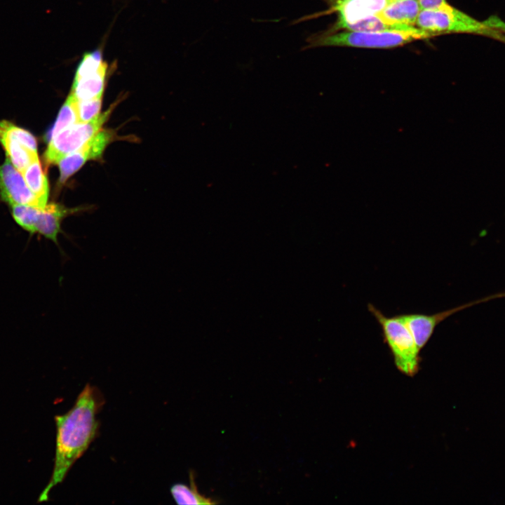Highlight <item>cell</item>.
<instances>
[{
	"instance_id": "obj_19",
	"label": "cell",
	"mask_w": 505,
	"mask_h": 505,
	"mask_svg": "<svg viewBox=\"0 0 505 505\" xmlns=\"http://www.w3.org/2000/svg\"><path fill=\"white\" fill-rule=\"evenodd\" d=\"M0 130L18 138L28 149L37 152V144L35 137L27 130L16 126L13 123L4 120L0 121Z\"/></svg>"
},
{
	"instance_id": "obj_15",
	"label": "cell",
	"mask_w": 505,
	"mask_h": 505,
	"mask_svg": "<svg viewBox=\"0 0 505 505\" xmlns=\"http://www.w3.org/2000/svg\"><path fill=\"white\" fill-rule=\"evenodd\" d=\"M189 486L182 483H176L171 486L170 494L177 504L209 505L217 503L198 492L192 471H189Z\"/></svg>"
},
{
	"instance_id": "obj_12",
	"label": "cell",
	"mask_w": 505,
	"mask_h": 505,
	"mask_svg": "<svg viewBox=\"0 0 505 505\" xmlns=\"http://www.w3.org/2000/svg\"><path fill=\"white\" fill-rule=\"evenodd\" d=\"M107 73V64L103 65L94 74L73 81L70 92L78 101L100 97L105 88Z\"/></svg>"
},
{
	"instance_id": "obj_10",
	"label": "cell",
	"mask_w": 505,
	"mask_h": 505,
	"mask_svg": "<svg viewBox=\"0 0 505 505\" xmlns=\"http://www.w3.org/2000/svg\"><path fill=\"white\" fill-rule=\"evenodd\" d=\"M421 7L417 0L389 1L377 15L384 23L394 29L415 27Z\"/></svg>"
},
{
	"instance_id": "obj_13",
	"label": "cell",
	"mask_w": 505,
	"mask_h": 505,
	"mask_svg": "<svg viewBox=\"0 0 505 505\" xmlns=\"http://www.w3.org/2000/svg\"><path fill=\"white\" fill-rule=\"evenodd\" d=\"M0 143L13 166L22 174L35 159L37 152H34L24 145L18 138L0 130Z\"/></svg>"
},
{
	"instance_id": "obj_4",
	"label": "cell",
	"mask_w": 505,
	"mask_h": 505,
	"mask_svg": "<svg viewBox=\"0 0 505 505\" xmlns=\"http://www.w3.org/2000/svg\"><path fill=\"white\" fill-rule=\"evenodd\" d=\"M368 309L380 325L398 370L408 375H414L419 369L420 349L403 314L386 316L372 304H368Z\"/></svg>"
},
{
	"instance_id": "obj_1",
	"label": "cell",
	"mask_w": 505,
	"mask_h": 505,
	"mask_svg": "<svg viewBox=\"0 0 505 505\" xmlns=\"http://www.w3.org/2000/svg\"><path fill=\"white\" fill-rule=\"evenodd\" d=\"M105 400L100 391L87 384L73 407L65 414L55 417L56 442L54 465L50 480L38 501H47L52 489L61 483L71 467L88 450L97 433V414Z\"/></svg>"
},
{
	"instance_id": "obj_11",
	"label": "cell",
	"mask_w": 505,
	"mask_h": 505,
	"mask_svg": "<svg viewBox=\"0 0 505 505\" xmlns=\"http://www.w3.org/2000/svg\"><path fill=\"white\" fill-rule=\"evenodd\" d=\"M76 211L78 209L67 208L58 203L46 204L39 210L34 234H39L58 245L62 219Z\"/></svg>"
},
{
	"instance_id": "obj_21",
	"label": "cell",
	"mask_w": 505,
	"mask_h": 505,
	"mask_svg": "<svg viewBox=\"0 0 505 505\" xmlns=\"http://www.w3.org/2000/svg\"><path fill=\"white\" fill-rule=\"evenodd\" d=\"M422 10L434 9L446 4V0H417Z\"/></svg>"
},
{
	"instance_id": "obj_17",
	"label": "cell",
	"mask_w": 505,
	"mask_h": 505,
	"mask_svg": "<svg viewBox=\"0 0 505 505\" xmlns=\"http://www.w3.org/2000/svg\"><path fill=\"white\" fill-rule=\"evenodd\" d=\"M11 206L12 215L16 223L24 230L33 234L40 208L20 204Z\"/></svg>"
},
{
	"instance_id": "obj_2",
	"label": "cell",
	"mask_w": 505,
	"mask_h": 505,
	"mask_svg": "<svg viewBox=\"0 0 505 505\" xmlns=\"http://www.w3.org/2000/svg\"><path fill=\"white\" fill-rule=\"evenodd\" d=\"M417 28L440 35L473 34L505 43V22L497 17L480 21L450 6L448 3L434 9L421 10Z\"/></svg>"
},
{
	"instance_id": "obj_14",
	"label": "cell",
	"mask_w": 505,
	"mask_h": 505,
	"mask_svg": "<svg viewBox=\"0 0 505 505\" xmlns=\"http://www.w3.org/2000/svg\"><path fill=\"white\" fill-rule=\"evenodd\" d=\"M25 181L37 198L40 207L44 208L48 196V184L43 173L39 158L34 160L22 173Z\"/></svg>"
},
{
	"instance_id": "obj_22",
	"label": "cell",
	"mask_w": 505,
	"mask_h": 505,
	"mask_svg": "<svg viewBox=\"0 0 505 505\" xmlns=\"http://www.w3.org/2000/svg\"><path fill=\"white\" fill-rule=\"evenodd\" d=\"M390 1H400V0H389Z\"/></svg>"
},
{
	"instance_id": "obj_5",
	"label": "cell",
	"mask_w": 505,
	"mask_h": 505,
	"mask_svg": "<svg viewBox=\"0 0 505 505\" xmlns=\"http://www.w3.org/2000/svg\"><path fill=\"white\" fill-rule=\"evenodd\" d=\"M112 111V107H110L90 121L78 122L59 132L49 140L44 154L46 163H57L65 156L81 148L100 131Z\"/></svg>"
},
{
	"instance_id": "obj_6",
	"label": "cell",
	"mask_w": 505,
	"mask_h": 505,
	"mask_svg": "<svg viewBox=\"0 0 505 505\" xmlns=\"http://www.w3.org/2000/svg\"><path fill=\"white\" fill-rule=\"evenodd\" d=\"M329 6V9L321 13H316L307 17L301 18L296 22H299L322 15L335 12L337 20L325 34L337 32L339 29H347L354 23L366 18L375 15L381 12L389 3V0H324ZM296 22V23H297Z\"/></svg>"
},
{
	"instance_id": "obj_8",
	"label": "cell",
	"mask_w": 505,
	"mask_h": 505,
	"mask_svg": "<svg viewBox=\"0 0 505 505\" xmlns=\"http://www.w3.org/2000/svg\"><path fill=\"white\" fill-rule=\"evenodd\" d=\"M108 130L99 131L81 148L62 158L57 164L60 168V182L63 183L89 160L101 157L112 138Z\"/></svg>"
},
{
	"instance_id": "obj_7",
	"label": "cell",
	"mask_w": 505,
	"mask_h": 505,
	"mask_svg": "<svg viewBox=\"0 0 505 505\" xmlns=\"http://www.w3.org/2000/svg\"><path fill=\"white\" fill-rule=\"evenodd\" d=\"M504 297H505V291L497 292L431 315L408 314H403V316L418 348L422 349L432 336L437 325L452 314L483 302Z\"/></svg>"
},
{
	"instance_id": "obj_3",
	"label": "cell",
	"mask_w": 505,
	"mask_h": 505,
	"mask_svg": "<svg viewBox=\"0 0 505 505\" xmlns=\"http://www.w3.org/2000/svg\"><path fill=\"white\" fill-rule=\"evenodd\" d=\"M435 36L436 35L415 27L372 32L345 31L331 34L322 32L309 36L306 40L308 44L303 49L319 46L389 48Z\"/></svg>"
},
{
	"instance_id": "obj_20",
	"label": "cell",
	"mask_w": 505,
	"mask_h": 505,
	"mask_svg": "<svg viewBox=\"0 0 505 505\" xmlns=\"http://www.w3.org/2000/svg\"><path fill=\"white\" fill-rule=\"evenodd\" d=\"M102 96L90 100L78 101L77 112L79 122L85 123L95 119L100 114Z\"/></svg>"
},
{
	"instance_id": "obj_9",
	"label": "cell",
	"mask_w": 505,
	"mask_h": 505,
	"mask_svg": "<svg viewBox=\"0 0 505 505\" xmlns=\"http://www.w3.org/2000/svg\"><path fill=\"white\" fill-rule=\"evenodd\" d=\"M0 196L10 206L29 205L41 208L22 175L13 166L8 158L0 166Z\"/></svg>"
},
{
	"instance_id": "obj_16",
	"label": "cell",
	"mask_w": 505,
	"mask_h": 505,
	"mask_svg": "<svg viewBox=\"0 0 505 505\" xmlns=\"http://www.w3.org/2000/svg\"><path fill=\"white\" fill-rule=\"evenodd\" d=\"M77 103L78 100L76 97L69 93L62 106L52 130L48 134L50 140L63 129L79 122Z\"/></svg>"
},
{
	"instance_id": "obj_18",
	"label": "cell",
	"mask_w": 505,
	"mask_h": 505,
	"mask_svg": "<svg viewBox=\"0 0 505 505\" xmlns=\"http://www.w3.org/2000/svg\"><path fill=\"white\" fill-rule=\"evenodd\" d=\"M104 63L102 50H95L85 53L76 68L74 81L94 74Z\"/></svg>"
}]
</instances>
